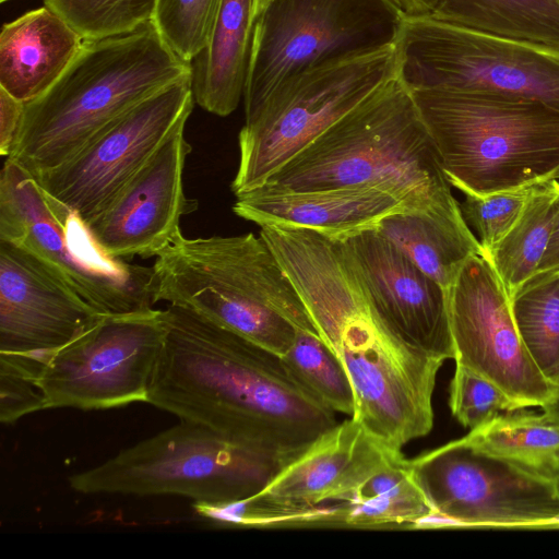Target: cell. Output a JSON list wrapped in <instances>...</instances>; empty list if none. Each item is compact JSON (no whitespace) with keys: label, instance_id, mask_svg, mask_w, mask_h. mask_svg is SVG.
I'll return each instance as SVG.
<instances>
[{"label":"cell","instance_id":"6da1fadb","mask_svg":"<svg viewBox=\"0 0 559 559\" xmlns=\"http://www.w3.org/2000/svg\"><path fill=\"white\" fill-rule=\"evenodd\" d=\"M163 318L148 404L289 461L337 424L281 355L181 306Z\"/></svg>","mask_w":559,"mask_h":559},{"label":"cell","instance_id":"7a4b0ae2","mask_svg":"<svg viewBox=\"0 0 559 559\" xmlns=\"http://www.w3.org/2000/svg\"><path fill=\"white\" fill-rule=\"evenodd\" d=\"M322 340L343 364L355 394L352 418L394 450L433 425L441 360L402 342L370 301L341 240L307 228L262 226Z\"/></svg>","mask_w":559,"mask_h":559},{"label":"cell","instance_id":"3957f363","mask_svg":"<svg viewBox=\"0 0 559 559\" xmlns=\"http://www.w3.org/2000/svg\"><path fill=\"white\" fill-rule=\"evenodd\" d=\"M192 74L152 21L128 34L84 40L58 81L25 103L7 157L33 176L53 169L139 103Z\"/></svg>","mask_w":559,"mask_h":559},{"label":"cell","instance_id":"277c9868","mask_svg":"<svg viewBox=\"0 0 559 559\" xmlns=\"http://www.w3.org/2000/svg\"><path fill=\"white\" fill-rule=\"evenodd\" d=\"M265 183L293 191L373 186L394 194L409 211L456 201L413 94L399 76L334 122Z\"/></svg>","mask_w":559,"mask_h":559},{"label":"cell","instance_id":"5b68a950","mask_svg":"<svg viewBox=\"0 0 559 559\" xmlns=\"http://www.w3.org/2000/svg\"><path fill=\"white\" fill-rule=\"evenodd\" d=\"M156 301H167L283 356L297 330L318 333L281 262L259 235L186 238L153 264Z\"/></svg>","mask_w":559,"mask_h":559},{"label":"cell","instance_id":"8992f818","mask_svg":"<svg viewBox=\"0 0 559 559\" xmlns=\"http://www.w3.org/2000/svg\"><path fill=\"white\" fill-rule=\"evenodd\" d=\"M450 185L489 194L559 176V109L492 94L411 90Z\"/></svg>","mask_w":559,"mask_h":559},{"label":"cell","instance_id":"52a82bcc","mask_svg":"<svg viewBox=\"0 0 559 559\" xmlns=\"http://www.w3.org/2000/svg\"><path fill=\"white\" fill-rule=\"evenodd\" d=\"M292 461L234 442L194 421L178 424L69 478L84 495L181 496L228 503L262 491Z\"/></svg>","mask_w":559,"mask_h":559},{"label":"cell","instance_id":"ba28073f","mask_svg":"<svg viewBox=\"0 0 559 559\" xmlns=\"http://www.w3.org/2000/svg\"><path fill=\"white\" fill-rule=\"evenodd\" d=\"M397 76L395 45L334 58L282 82L238 135L230 189H255L367 96Z\"/></svg>","mask_w":559,"mask_h":559},{"label":"cell","instance_id":"9c48e42d","mask_svg":"<svg viewBox=\"0 0 559 559\" xmlns=\"http://www.w3.org/2000/svg\"><path fill=\"white\" fill-rule=\"evenodd\" d=\"M0 239L39 257L102 314L148 312L157 302L153 266L109 257L81 217L9 157L0 174Z\"/></svg>","mask_w":559,"mask_h":559},{"label":"cell","instance_id":"30bf717a","mask_svg":"<svg viewBox=\"0 0 559 559\" xmlns=\"http://www.w3.org/2000/svg\"><path fill=\"white\" fill-rule=\"evenodd\" d=\"M397 76L409 90L526 98L559 109V49L451 24L402 17Z\"/></svg>","mask_w":559,"mask_h":559},{"label":"cell","instance_id":"8fae6325","mask_svg":"<svg viewBox=\"0 0 559 559\" xmlns=\"http://www.w3.org/2000/svg\"><path fill=\"white\" fill-rule=\"evenodd\" d=\"M401 20L390 0H270L254 20L246 119L304 69L393 44Z\"/></svg>","mask_w":559,"mask_h":559},{"label":"cell","instance_id":"7c38bea8","mask_svg":"<svg viewBox=\"0 0 559 559\" xmlns=\"http://www.w3.org/2000/svg\"><path fill=\"white\" fill-rule=\"evenodd\" d=\"M432 524H559V474L490 451L467 436L409 461Z\"/></svg>","mask_w":559,"mask_h":559},{"label":"cell","instance_id":"4fadbf2b","mask_svg":"<svg viewBox=\"0 0 559 559\" xmlns=\"http://www.w3.org/2000/svg\"><path fill=\"white\" fill-rule=\"evenodd\" d=\"M166 328L163 310L103 314L49 354L37 376L46 409H106L147 403Z\"/></svg>","mask_w":559,"mask_h":559},{"label":"cell","instance_id":"5bb4252c","mask_svg":"<svg viewBox=\"0 0 559 559\" xmlns=\"http://www.w3.org/2000/svg\"><path fill=\"white\" fill-rule=\"evenodd\" d=\"M193 105L192 75L181 78L115 120L69 160L34 178L46 194L88 224L186 127Z\"/></svg>","mask_w":559,"mask_h":559},{"label":"cell","instance_id":"9a60e30c","mask_svg":"<svg viewBox=\"0 0 559 559\" xmlns=\"http://www.w3.org/2000/svg\"><path fill=\"white\" fill-rule=\"evenodd\" d=\"M456 365L498 386L516 406H543L555 385L519 334L510 297L485 253L471 257L447 289Z\"/></svg>","mask_w":559,"mask_h":559},{"label":"cell","instance_id":"2e32d148","mask_svg":"<svg viewBox=\"0 0 559 559\" xmlns=\"http://www.w3.org/2000/svg\"><path fill=\"white\" fill-rule=\"evenodd\" d=\"M394 450L350 418L320 436L259 493L238 501V527L298 526L307 511L349 501Z\"/></svg>","mask_w":559,"mask_h":559},{"label":"cell","instance_id":"e0dca14e","mask_svg":"<svg viewBox=\"0 0 559 559\" xmlns=\"http://www.w3.org/2000/svg\"><path fill=\"white\" fill-rule=\"evenodd\" d=\"M103 314L50 265L0 239V353L44 361Z\"/></svg>","mask_w":559,"mask_h":559},{"label":"cell","instance_id":"ac0fdd59","mask_svg":"<svg viewBox=\"0 0 559 559\" xmlns=\"http://www.w3.org/2000/svg\"><path fill=\"white\" fill-rule=\"evenodd\" d=\"M190 152L181 127L87 224L109 257L124 261L136 255L157 257L183 236L181 217L199 207L198 201L189 199L183 189Z\"/></svg>","mask_w":559,"mask_h":559},{"label":"cell","instance_id":"d6986e66","mask_svg":"<svg viewBox=\"0 0 559 559\" xmlns=\"http://www.w3.org/2000/svg\"><path fill=\"white\" fill-rule=\"evenodd\" d=\"M337 240L389 329L428 357L454 359L447 289L376 228Z\"/></svg>","mask_w":559,"mask_h":559},{"label":"cell","instance_id":"ffe728a7","mask_svg":"<svg viewBox=\"0 0 559 559\" xmlns=\"http://www.w3.org/2000/svg\"><path fill=\"white\" fill-rule=\"evenodd\" d=\"M233 211L260 227L307 228L344 239L376 228L388 215L409 210L394 194L373 186L293 191L264 183L237 194Z\"/></svg>","mask_w":559,"mask_h":559},{"label":"cell","instance_id":"44dd1931","mask_svg":"<svg viewBox=\"0 0 559 559\" xmlns=\"http://www.w3.org/2000/svg\"><path fill=\"white\" fill-rule=\"evenodd\" d=\"M84 39L48 7L3 24L0 87L28 103L47 92L78 56Z\"/></svg>","mask_w":559,"mask_h":559},{"label":"cell","instance_id":"7402d4cb","mask_svg":"<svg viewBox=\"0 0 559 559\" xmlns=\"http://www.w3.org/2000/svg\"><path fill=\"white\" fill-rule=\"evenodd\" d=\"M376 229L445 289L471 257L484 253L457 201L388 215Z\"/></svg>","mask_w":559,"mask_h":559},{"label":"cell","instance_id":"603a6c76","mask_svg":"<svg viewBox=\"0 0 559 559\" xmlns=\"http://www.w3.org/2000/svg\"><path fill=\"white\" fill-rule=\"evenodd\" d=\"M254 0H222L205 49L194 59L192 91L204 110L226 117L243 96Z\"/></svg>","mask_w":559,"mask_h":559},{"label":"cell","instance_id":"cb8c5ba5","mask_svg":"<svg viewBox=\"0 0 559 559\" xmlns=\"http://www.w3.org/2000/svg\"><path fill=\"white\" fill-rule=\"evenodd\" d=\"M431 16L559 49V0H440Z\"/></svg>","mask_w":559,"mask_h":559},{"label":"cell","instance_id":"d4e9b609","mask_svg":"<svg viewBox=\"0 0 559 559\" xmlns=\"http://www.w3.org/2000/svg\"><path fill=\"white\" fill-rule=\"evenodd\" d=\"M558 207L559 179L539 183L515 224L486 254L510 298L536 273Z\"/></svg>","mask_w":559,"mask_h":559},{"label":"cell","instance_id":"484cf974","mask_svg":"<svg viewBox=\"0 0 559 559\" xmlns=\"http://www.w3.org/2000/svg\"><path fill=\"white\" fill-rule=\"evenodd\" d=\"M521 340L543 376L559 383V272L534 275L510 298Z\"/></svg>","mask_w":559,"mask_h":559},{"label":"cell","instance_id":"4316f807","mask_svg":"<svg viewBox=\"0 0 559 559\" xmlns=\"http://www.w3.org/2000/svg\"><path fill=\"white\" fill-rule=\"evenodd\" d=\"M504 412L467 437L490 451L559 474V424L544 413Z\"/></svg>","mask_w":559,"mask_h":559},{"label":"cell","instance_id":"83f0119b","mask_svg":"<svg viewBox=\"0 0 559 559\" xmlns=\"http://www.w3.org/2000/svg\"><path fill=\"white\" fill-rule=\"evenodd\" d=\"M300 383L333 412L353 416L355 394L349 377L319 333L297 330L295 341L282 356Z\"/></svg>","mask_w":559,"mask_h":559},{"label":"cell","instance_id":"f1b7e54d","mask_svg":"<svg viewBox=\"0 0 559 559\" xmlns=\"http://www.w3.org/2000/svg\"><path fill=\"white\" fill-rule=\"evenodd\" d=\"M156 0H44L84 40L131 33L152 21Z\"/></svg>","mask_w":559,"mask_h":559},{"label":"cell","instance_id":"f546056e","mask_svg":"<svg viewBox=\"0 0 559 559\" xmlns=\"http://www.w3.org/2000/svg\"><path fill=\"white\" fill-rule=\"evenodd\" d=\"M222 0H156L152 23L167 46L191 63L206 47Z\"/></svg>","mask_w":559,"mask_h":559},{"label":"cell","instance_id":"4dcf8cb0","mask_svg":"<svg viewBox=\"0 0 559 559\" xmlns=\"http://www.w3.org/2000/svg\"><path fill=\"white\" fill-rule=\"evenodd\" d=\"M538 185L489 194L464 193L461 212L467 225L476 231L485 254L515 224Z\"/></svg>","mask_w":559,"mask_h":559},{"label":"cell","instance_id":"1f68e13d","mask_svg":"<svg viewBox=\"0 0 559 559\" xmlns=\"http://www.w3.org/2000/svg\"><path fill=\"white\" fill-rule=\"evenodd\" d=\"M450 407L456 419L471 430L502 412L519 409L498 386L460 365L450 385Z\"/></svg>","mask_w":559,"mask_h":559},{"label":"cell","instance_id":"d6a6232c","mask_svg":"<svg viewBox=\"0 0 559 559\" xmlns=\"http://www.w3.org/2000/svg\"><path fill=\"white\" fill-rule=\"evenodd\" d=\"M41 362L0 353V421L10 425L21 417L46 409L37 385Z\"/></svg>","mask_w":559,"mask_h":559},{"label":"cell","instance_id":"836d02e7","mask_svg":"<svg viewBox=\"0 0 559 559\" xmlns=\"http://www.w3.org/2000/svg\"><path fill=\"white\" fill-rule=\"evenodd\" d=\"M25 103L0 87V153L9 156L15 141Z\"/></svg>","mask_w":559,"mask_h":559},{"label":"cell","instance_id":"e575fe53","mask_svg":"<svg viewBox=\"0 0 559 559\" xmlns=\"http://www.w3.org/2000/svg\"><path fill=\"white\" fill-rule=\"evenodd\" d=\"M555 272H559V207L552 221L547 247L534 275Z\"/></svg>","mask_w":559,"mask_h":559},{"label":"cell","instance_id":"d590c367","mask_svg":"<svg viewBox=\"0 0 559 559\" xmlns=\"http://www.w3.org/2000/svg\"><path fill=\"white\" fill-rule=\"evenodd\" d=\"M402 17L432 15L440 0H390Z\"/></svg>","mask_w":559,"mask_h":559},{"label":"cell","instance_id":"8d00e7d4","mask_svg":"<svg viewBox=\"0 0 559 559\" xmlns=\"http://www.w3.org/2000/svg\"><path fill=\"white\" fill-rule=\"evenodd\" d=\"M544 414L559 424V383L555 385L550 399L542 406Z\"/></svg>","mask_w":559,"mask_h":559},{"label":"cell","instance_id":"74e56055","mask_svg":"<svg viewBox=\"0 0 559 559\" xmlns=\"http://www.w3.org/2000/svg\"><path fill=\"white\" fill-rule=\"evenodd\" d=\"M270 0H254V20Z\"/></svg>","mask_w":559,"mask_h":559},{"label":"cell","instance_id":"f35d334b","mask_svg":"<svg viewBox=\"0 0 559 559\" xmlns=\"http://www.w3.org/2000/svg\"><path fill=\"white\" fill-rule=\"evenodd\" d=\"M2 3L5 2V1H9V0H0Z\"/></svg>","mask_w":559,"mask_h":559},{"label":"cell","instance_id":"ab89813d","mask_svg":"<svg viewBox=\"0 0 559 559\" xmlns=\"http://www.w3.org/2000/svg\"><path fill=\"white\" fill-rule=\"evenodd\" d=\"M557 178L559 179V176Z\"/></svg>","mask_w":559,"mask_h":559}]
</instances>
